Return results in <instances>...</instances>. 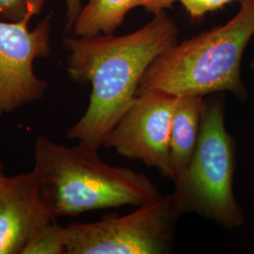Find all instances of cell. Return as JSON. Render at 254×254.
<instances>
[{
  "label": "cell",
  "mask_w": 254,
  "mask_h": 254,
  "mask_svg": "<svg viewBox=\"0 0 254 254\" xmlns=\"http://www.w3.org/2000/svg\"><path fill=\"white\" fill-rule=\"evenodd\" d=\"M178 27L164 11L130 34L67 37V73L73 81L91 84L86 111L67 131V138L95 149L137 95L146 70L165 50L175 45Z\"/></svg>",
  "instance_id": "6da1fadb"
},
{
  "label": "cell",
  "mask_w": 254,
  "mask_h": 254,
  "mask_svg": "<svg viewBox=\"0 0 254 254\" xmlns=\"http://www.w3.org/2000/svg\"><path fill=\"white\" fill-rule=\"evenodd\" d=\"M98 151L81 142L66 146L36 136L32 172L55 218L126 205L139 207L162 196L145 174L105 163Z\"/></svg>",
  "instance_id": "7a4b0ae2"
},
{
  "label": "cell",
  "mask_w": 254,
  "mask_h": 254,
  "mask_svg": "<svg viewBox=\"0 0 254 254\" xmlns=\"http://www.w3.org/2000/svg\"><path fill=\"white\" fill-rule=\"evenodd\" d=\"M254 35V0H241L236 15L222 26L176 43L146 70L137 94L161 91L177 96L231 92L246 101L241 76L246 47Z\"/></svg>",
  "instance_id": "3957f363"
},
{
  "label": "cell",
  "mask_w": 254,
  "mask_h": 254,
  "mask_svg": "<svg viewBox=\"0 0 254 254\" xmlns=\"http://www.w3.org/2000/svg\"><path fill=\"white\" fill-rule=\"evenodd\" d=\"M236 139L225 126V102L217 93L205 103L200 137L186 172L172 192L182 216L193 213L228 230L245 223L234 192Z\"/></svg>",
  "instance_id": "277c9868"
},
{
  "label": "cell",
  "mask_w": 254,
  "mask_h": 254,
  "mask_svg": "<svg viewBox=\"0 0 254 254\" xmlns=\"http://www.w3.org/2000/svg\"><path fill=\"white\" fill-rule=\"evenodd\" d=\"M182 215L172 193L123 217L66 227V254H170Z\"/></svg>",
  "instance_id": "5b68a950"
},
{
  "label": "cell",
  "mask_w": 254,
  "mask_h": 254,
  "mask_svg": "<svg viewBox=\"0 0 254 254\" xmlns=\"http://www.w3.org/2000/svg\"><path fill=\"white\" fill-rule=\"evenodd\" d=\"M45 3L46 0H28L27 13L21 20H0V118L41 100L48 89L33 64L51 53L50 17L33 29L28 27Z\"/></svg>",
  "instance_id": "8992f818"
},
{
  "label": "cell",
  "mask_w": 254,
  "mask_h": 254,
  "mask_svg": "<svg viewBox=\"0 0 254 254\" xmlns=\"http://www.w3.org/2000/svg\"><path fill=\"white\" fill-rule=\"evenodd\" d=\"M176 100L177 95L165 91L137 94L104 146L124 157L154 168L173 181L170 137Z\"/></svg>",
  "instance_id": "52a82bcc"
},
{
  "label": "cell",
  "mask_w": 254,
  "mask_h": 254,
  "mask_svg": "<svg viewBox=\"0 0 254 254\" xmlns=\"http://www.w3.org/2000/svg\"><path fill=\"white\" fill-rule=\"evenodd\" d=\"M54 219L32 171L9 176L0 193V254H22L37 230Z\"/></svg>",
  "instance_id": "ba28073f"
},
{
  "label": "cell",
  "mask_w": 254,
  "mask_h": 254,
  "mask_svg": "<svg viewBox=\"0 0 254 254\" xmlns=\"http://www.w3.org/2000/svg\"><path fill=\"white\" fill-rule=\"evenodd\" d=\"M176 0H90L74 22L73 35H111L124 22L127 12L141 7L154 15L171 9Z\"/></svg>",
  "instance_id": "9c48e42d"
},
{
  "label": "cell",
  "mask_w": 254,
  "mask_h": 254,
  "mask_svg": "<svg viewBox=\"0 0 254 254\" xmlns=\"http://www.w3.org/2000/svg\"><path fill=\"white\" fill-rule=\"evenodd\" d=\"M206 100L204 96H177L173 110L170 137L173 181L186 172L200 137L202 115Z\"/></svg>",
  "instance_id": "30bf717a"
},
{
  "label": "cell",
  "mask_w": 254,
  "mask_h": 254,
  "mask_svg": "<svg viewBox=\"0 0 254 254\" xmlns=\"http://www.w3.org/2000/svg\"><path fill=\"white\" fill-rule=\"evenodd\" d=\"M66 254V227L56 219L39 228L31 236L22 254Z\"/></svg>",
  "instance_id": "8fae6325"
},
{
  "label": "cell",
  "mask_w": 254,
  "mask_h": 254,
  "mask_svg": "<svg viewBox=\"0 0 254 254\" xmlns=\"http://www.w3.org/2000/svg\"><path fill=\"white\" fill-rule=\"evenodd\" d=\"M27 2L28 0H0V20L9 22L21 20L27 13ZM65 3L67 7L65 32H70L81 11L82 0H65Z\"/></svg>",
  "instance_id": "7c38bea8"
},
{
  "label": "cell",
  "mask_w": 254,
  "mask_h": 254,
  "mask_svg": "<svg viewBox=\"0 0 254 254\" xmlns=\"http://www.w3.org/2000/svg\"><path fill=\"white\" fill-rule=\"evenodd\" d=\"M190 16L199 19L206 13L221 9L229 3L236 0H178ZM241 1V0H238Z\"/></svg>",
  "instance_id": "4fadbf2b"
},
{
  "label": "cell",
  "mask_w": 254,
  "mask_h": 254,
  "mask_svg": "<svg viewBox=\"0 0 254 254\" xmlns=\"http://www.w3.org/2000/svg\"><path fill=\"white\" fill-rule=\"evenodd\" d=\"M9 176L4 173V164L0 159V193L5 189L9 182Z\"/></svg>",
  "instance_id": "5bb4252c"
},
{
  "label": "cell",
  "mask_w": 254,
  "mask_h": 254,
  "mask_svg": "<svg viewBox=\"0 0 254 254\" xmlns=\"http://www.w3.org/2000/svg\"><path fill=\"white\" fill-rule=\"evenodd\" d=\"M251 67H252V68H253V69H254V61H253V63H252V65H251Z\"/></svg>",
  "instance_id": "9a60e30c"
}]
</instances>
